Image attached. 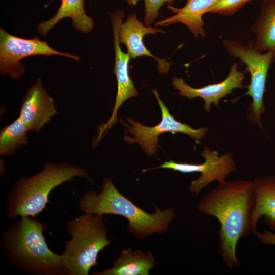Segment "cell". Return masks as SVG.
I'll use <instances>...</instances> for the list:
<instances>
[{
  "instance_id": "ffe728a7",
  "label": "cell",
  "mask_w": 275,
  "mask_h": 275,
  "mask_svg": "<svg viewBox=\"0 0 275 275\" xmlns=\"http://www.w3.org/2000/svg\"><path fill=\"white\" fill-rule=\"evenodd\" d=\"M252 0H218L207 13H216L223 16H231Z\"/></svg>"
},
{
  "instance_id": "44dd1931",
  "label": "cell",
  "mask_w": 275,
  "mask_h": 275,
  "mask_svg": "<svg viewBox=\"0 0 275 275\" xmlns=\"http://www.w3.org/2000/svg\"><path fill=\"white\" fill-rule=\"evenodd\" d=\"M145 5V16L144 22L146 26H150L159 14V11L164 3L171 5L175 0H144Z\"/></svg>"
},
{
  "instance_id": "7a4b0ae2",
  "label": "cell",
  "mask_w": 275,
  "mask_h": 275,
  "mask_svg": "<svg viewBox=\"0 0 275 275\" xmlns=\"http://www.w3.org/2000/svg\"><path fill=\"white\" fill-rule=\"evenodd\" d=\"M44 224L23 216L6 229L2 245L10 263L23 273L34 275H65L61 254L48 246Z\"/></svg>"
},
{
  "instance_id": "ac0fdd59",
  "label": "cell",
  "mask_w": 275,
  "mask_h": 275,
  "mask_svg": "<svg viewBox=\"0 0 275 275\" xmlns=\"http://www.w3.org/2000/svg\"><path fill=\"white\" fill-rule=\"evenodd\" d=\"M254 46L260 52L275 50V0H263L260 14L250 28Z\"/></svg>"
},
{
  "instance_id": "3957f363",
  "label": "cell",
  "mask_w": 275,
  "mask_h": 275,
  "mask_svg": "<svg viewBox=\"0 0 275 275\" xmlns=\"http://www.w3.org/2000/svg\"><path fill=\"white\" fill-rule=\"evenodd\" d=\"M79 207L84 213L114 214L125 217L128 221L127 231L140 240L155 233L167 232L176 215L172 207L161 210L155 207V212H147L122 195L108 177L103 179L99 194L92 190L84 193Z\"/></svg>"
},
{
  "instance_id": "4fadbf2b",
  "label": "cell",
  "mask_w": 275,
  "mask_h": 275,
  "mask_svg": "<svg viewBox=\"0 0 275 275\" xmlns=\"http://www.w3.org/2000/svg\"><path fill=\"white\" fill-rule=\"evenodd\" d=\"M164 33L163 30L144 26L138 19L135 13L129 15L126 21L121 24L119 31V41L127 47V52L131 58L147 56L154 58L157 61V68L161 74H166L170 70L171 63L164 59H160L153 55L144 44V36L148 34L156 35Z\"/></svg>"
},
{
  "instance_id": "6da1fadb",
  "label": "cell",
  "mask_w": 275,
  "mask_h": 275,
  "mask_svg": "<svg viewBox=\"0 0 275 275\" xmlns=\"http://www.w3.org/2000/svg\"><path fill=\"white\" fill-rule=\"evenodd\" d=\"M255 203L254 182L243 180L219 184L200 201L198 210L217 219L219 252L228 268L240 266L236 255L239 240L252 233V219Z\"/></svg>"
},
{
  "instance_id": "8fae6325",
  "label": "cell",
  "mask_w": 275,
  "mask_h": 275,
  "mask_svg": "<svg viewBox=\"0 0 275 275\" xmlns=\"http://www.w3.org/2000/svg\"><path fill=\"white\" fill-rule=\"evenodd\" d=\"M57 113L56 101L37 79L28 89L19 117L29 131H39Z\"/></svg>"
},
{
  "instance_id": "2e32d148",
  "label": "cell",
  "mask_w": 275,
  "mask_h": 275,
  "mask_svg": "<svg viewBox=\"0 0 275 275\" xmlns=\"http://www.w3.org/2000/svg\"><path fill=\"white\" fill-rule=\"evenodd\" d=\"M157 264L155 258L150 252L141 250L123 249L114 261L112 267L95 275H148L149 271Z\"/></svg>"
},
{
  "instance_id": "e0dca14e",
  "label": "cell",
  "mask_w": 275,
  "mask_h": 275,
  "mask_svg": "<svg viewBox=\"0 0 275 275\" xmlns=\"http://www.w3.org/2000/svg\"><path fill=\"white\" fill-rule=\"evenodd\" d=\"M255 203L252 215V233L257 231L258 220L263 217L275 229V176L256 177L254 181Z\"/></svg>"
},
{
  "instance_id": "9a60e30c",
  "label": "cell",
  "mask_w": 275,
  "mask_h": 275,
  "mask_svg": "<svg viewBox=\"0 0 275 275\" xmlns=\"http://www.w3.org/2000/svg\"><path fill=\"white\" fill-rule=\"evenodd\" d=\"M61 4L56 14L51 18L38 23L37 32L45 36L62 19L70 18L73 27L77 31L87 34L91 32L94 23L84 9V0H61Z\"/></svg>"
},
{
  "instance_id": "277c9868",
  "label": "cell",
  "mask_w": 275,
  "mask_h": 275,
  "mask_svg": "<svg viewBox=\"0 0 275 275\" xmlns=\"http://www.w3.org/2000/svg\"><path fill=\"white\" fill-rule=\"evenodd\" d=\"M76 177L93 183L84 168L66 162H48L39 173L30 177H21L14 183L6 199L7 217H35L45 208L54 188Z\"/></svg>"
},
{
  "instance_id": "7402d4cb",
  "label": "cell",
  "mask_w": 275,
  "mask_h": 275,
  "mask_svg": "<svg viewBox=\"0 0 275 275\" xmlns=\"http://www.w3.org/2000/svg\"><path fill=\"white\" fill-rule=\"evenodd\" d=\"M131 6H136L140 0H125Z\"/></svg>"
},
{
  "instance_id": "8992f818",
  "label": "cell",
  "mask_w": 275,
  "mask_h": 275,
  "mask_svg": "<svg viewBox=\"0 0 275 275\" xmlns=\"http://www.w3.org/2000/svg\"><path fill=\"white\" fill-rule=\"evenodd\" d=\"M222 42L231 57L240 59L246 65L251 81L244 95L251 96L252 99L247 109V117L251 122L257 124L262 129L261 116L265 111L263 96L270 66L275 62V50L260 52L255 48L254 40L246 45L226 39H222Z\"/></svg>"
},
{
  "instance_id": "d6986e66",
  "label": "cell",
  "mask_w": 275,
  "mask_h": 275,
  "mask_svg": "<svg viewBox=\"0 0 275 275\" xmlns=\"http://www.w3.org/2000/svg\"><path fill=\"white\" fill-rule=\"evenodd\" d=\"M28 128L18 117L0 132V155H12L15 150L28 144Z\"/></svg>"
},
{
  "instance_id": "7c38bea8",
  "label": "cell",
  "mask_w": 275,
  "mask_h": 275,
  "mask_svg": "<svg viewBox=\"0 0 275 275\" xmlns=\"http://www.w3.org/2000/svg\"><path fill=\"white\" fill-rule=\"evenodd\" d=\"M238 66L237 63L234 62L230 67L227 77L220 82L195 88L185 82L182 78L174 76L172 85L175 89L178 91V94L182 96L190 99L198 97L202 98L205 102V111L209 112L212 103L218 107L222 98L232 94L234 89L244 87L242 82L245 79V76L243 72L238 70Z\"/></svg>"
},
{
  "instance_id": "52a82bcc",
  "label": "cell",
  "mask_w": 275,
  "mask_h": 275,
  "mask_svg": "<svg viewBox=\"0 0 275 275\" xmlns=\"http://www.w3.org/2000/svg\"><path fill=\"white\" fill-rule=\"evenodd\" d=\"M156 98L161 111L162 118L160 123L154 126H147L139 122L127 118L128 124L121 120V123L127 128L126 132L133 137L124 136V140L128 143H138L148 156L155 155L158 150V136L166 133H181L186 134L198 142L205 135L208 129L201 127L195 129L187 124L176 120L172 115L163 102L160 99L157 89L152 90Z\"/></svg>"
},
{
  "instance_id": "30bf717a",
  "label": "cell",
  "mask_w": 275,
  "mask_h": 275,
  "mask_svg": "<svg viewBox=\"0 0 275 275\" xmlns=\"http://www.w3.org/2000/svg\"><path fill=\"white\" fill-rule=\"evenodd\" d=\"M112 22L114 49L115 52V65L114 73L117 83V92L115 103L112 115L107 122L98 126L97 138L100 139L103 134L111 129L117 123V113L119 107L128 99L137 97L139 94L129 73V63L131 59L129 54L124 52L120 46L119 31L124 17V12L119 10L109 14Z\"/></svg>"
},
{
  "instance_id": "5b68a950",
  "label": "cell",
  "mask_w": 275,
  "mask_h": 275,
  "mask_svg": "<svg viewBox=\"0 0 275 275\" xmlns=\"http://www.w3.org/2000/svg\"><path fill=\"white\" fill-rule=\"evenodd\" d=\"M67 230L71 239L61 254L65 275H88L99 253L111 245L103 215L84 213L69 221Z\"/></svg>"
},
{
  "instance_id": "ba28073f",
  "label": "cell",
  "mask_w": 275,
  "mask_h": 275,
  "mask_svg": "<svg viewBox=\"0 0 275 275\" xmlns=\"http://www.w3.org/2000/svg\"><path fill=\"white\" fill-rule=\"evenodd\" d=\"M34 56H59L79 62L77 55L59 51L36 36L32 39L17 37L0 28V73L9 74L13 79L18 80L25 70L21 64L22 59Z\"/></svg>"
},
{
  "instance_id": "9c48e42d",
  "label": "cell",
  "mask_w": 275,
  "mask_h": 275,
  "mask_svg": "<svg viewBox=\"0 0 275 275\" xmlns=\"http://www.w3.org/2000/svg\"><path fill=\"white\" fill-rule=\"evenodd\" d=\"M217 151H212L204 147L201 155L205 158L202 163L176 162L172 160L165 161L160 166L142 170L143 172L159 169H170L183 173H200V177L193 180L189 186L190 193L198 195L204 187L214 181L219 184L225 181L227 177L236 168L232 154L228 152L219 156Z\"/></svg>"
},
{
  "instance_id": "5bb4252c",
  "label": "cell",
  "mask_w": 275,
  "mask_h": 275,
  "mask_svg": "<svg viewBox=\"0 0 275 275\" xmlns=\"http://www.w3.org/2000/svg\"><path fill=\"white\" fill-rule=\"evenodd\" d=\"M218 0H187L186 4L181 8L171 6L168 9L175 14L156 22L155 27L168 26L171 24L181 23L185 24L195 37L205 36L204 21L203 16Z\"/></svg>"
}]
</instances>
